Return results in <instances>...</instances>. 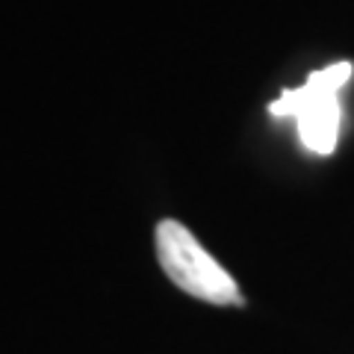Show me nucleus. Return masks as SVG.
I'll use <instances>...</instances> for the list:
<instances>
[{
  "instance_id": "nucleus-1",
  "label": "nucleus",
  "mask_w": 354,
  "mask_h": 354,
  "mask_svg": "<svg viewBox=\"0 0 354 354\" xmlns=\"http://www.w3.org/2000/svg\"><path fill=\"white\" fill-rule=\"evenodd\" d=\"M351 77V62L342 59L328 68L313 71L298 88H283L278 101L269 104L272 118H292L298 127V139L310 153L328 157L339 142L342 106L339 92Z\"/></svg>"
},
{
  "instance_id": "nucleus-2",
  "label": "nucleus",
  "mask_w": 354,
  "mask_h": 354,
  "mask_svg": "<svg viewBox=\"0 0 354 354\" xmlns=\"http://www.w3.org/2000/svg\"><path fill=\"white\" fill-rule=\"evenodd\" d=\"M157 257L162 272L169 274L174 286L192 298H201L207 304H234L242 307V292L227 269L209 257V251L198 242L189 227L174 218H162L157 225Z\"/></svg>"
}]
</instances>
